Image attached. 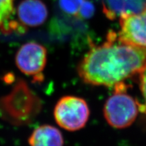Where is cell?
<instances>
[{"instance_id":"6da1fadb","label":"cell","mask_w":146,"mask_h":146,"mask_svg":"<svg viewBox=\"0 0 146 146\" xmlns=\"http://www.w3.org/2000/svg\"><path fill=\"white\" fill-rule=\"evenodd\" d=\"M146 64V48L120 41L115 32L108 33L101 45L92 44L77 66L84 83L94 86L115 87Z\"/></svg>"},{"instance_id":"7a4b0ae2","label":"cell","mask_w":146,"mask_h":146,"mask_svg":"<svg viewBox=\"0 0 146 146\" xmlns=\"http://www.w3.org/2000/svg\"><path fill=\"white\" fill-rule=\"evenodd\" d=\"M41 100L23 79H18L9 94L0 98V118L15 126L32 123L41 112Z\"/></svg>"},{"instance_id":"3957f363","label":"cell","mask_w":146,"mask_h":146,"mask_svg":"<svg viewBox=\"0 0 146 146\" xmlns=\"http://www.w3.org/2000/svg\"><path fill=\"white\" fill-rule=\"evenodd\" d=\"M114 87V94L106 102L104 114L110 125L116 129H123L135 120L141 106L126 93L123 83Z\"/></svg>"},{"instance_id":"277c9868","label":"cell","mask_w":146,"mask_h":146,"mask_svg":"<svg viewBox=\"0 0 146 146\" xmlns=\"http://www.w3.org/2000/svg\"><path fill=\"white\" fill-rule=\"evenodd\" d=\"M90 111L83 98L64 96L58 100L54 110L56 122L60 127L69 131L83 129L88 121Z\"/></svg>"},{"instance_id":"5b68a950","label":"cell","mask_w":146,"mask_h":146,"mask_svg":"<svg viewBox=\"0 0 146 146\" xmlns=\"http://www.w3.org/2000/svg\"><path fill=\"white\" fill-rule=\"evenodd\" d=\"M47 51L45 46L35 41L25 43L17 51L16 66L23 74L33 77L34 82L43 81V72L46 66Z\"/></svg>"},{"instance_id":"8992f818","label":"cell","mask_w":146,"mask_h":146,"mask_svg":"<svg viewBox=\"0 0 146 146\" xmlns=\"http://www.w3.org/2000/svg\"><path fill=\"white\" fill-rule=\"evenodd\" d=\"M120 41L135 46L146 48V8L137 14L120 17Z\"/></svg>"},{"instance_id":"52a82bcc","label":"cell","mask_w":146,"mask_h":146,"mask_svg":"<svg viewBox=\"0 0 146 146\" xmlns=\"http://www.w3.org/2000/svg\"><path fill=\"white\" fill-rule=\"evenodd\" d=\"M17 14L24 26L36 27L46 21L48 10L41 0H23L18 5Z\"/></svg>"},{"instance_id":"ba28073f","label":"cell","mask_w":146,"mask_h":146,"mask_svg":"<svg viewBox=\"0 0 146 146\" xmlns=\"http://www.w3.org/2000/svg\"><path fill=\"white\" fill-rule=\"evenodd\" d=\"M103 12L110 20L137 14L146 8V0H103Z\"/></svg>"},{"instance_id":"9c48e42d","label":"cell","mask_w":146,"mask_h":146,"mask_svg":"<svg viewBox=\"0 0 146 146\" xmlns=\"http://www.w3.org/2000/svg\"><path fill=\"white\" fill-rule=\"evenodd\" d=\"M30 146H64L61 131L54 126L41 125L33 131L29 138Z\"/></svg>"},{"instance_id":"30bf717a","label":"cell","mask_w":146,"mask_h":146,"mask_svg":"<svg viewBox=\"0 0 146 146\" xmlns=\"http://www.w3.org/2000/svg\"><path fill=\"white\" fill-rule=\"evenodd\" d=\"M84 0H58L60 9L70 16H76Z\"/></svg>"},{"instance_id":"8fae6325","label":"cell","mask_w":146,"mask_h":146,"mask_svg":"<svg viewBox=\"0 0 146 146\" xmlns=\"http://www.w3.org/2000/svg\"><path fill=\"white\" fill-rule=\"evenodd\" d=\"M14 0H0V28L10 20L14 13Z\"/></svg>"},{"instance_id":"7c38bea8","label":"cell","mask_w":146,"mask_h":146,"mask_svg":"<svg viewBox=\"0 0 146 146\" xmlns=\"http://www.w3.org/2000/svg\"><path fill=\"white\" fill-rule=\"evenodd\" d=\"M94 13L95 6L93 3L89 0H84L76 18L81 20L89 19L94 16Z\"/></svg>"},{"instance_id":"4fadbf2b","label":"cell","mask_w":146,"mask_h":146,"mask_svg":"<svg viewBox=\"0 0 146 146\" xmlns=\"http://www.w3.org/2000/svg\"><path fill=\"white\" fill-rule=\"evenodd\" d=\"M140 88L143 95L145 104L142 106V110L146 113V64L140 72Z\"/></svg>"}]
</instances>
